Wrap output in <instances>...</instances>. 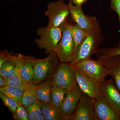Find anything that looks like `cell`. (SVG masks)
Returning <instances> with one entry per match:
<instances>
[{"instance_id":"21","label":"cell","mask_w":120,"mask_h":120,"mask_svg":"<svg viewBox=\"0 0 120 120\" xmlns=\"http://www.w3.org/2000/svg\"><path fill=\"white\" fill-rule=\"evenodd\" d=\"M92 30H83L76 24L72 25L71 34L74 41L75 53Z\"/></svg>"},{"instance_id":"19","label":"cell","mask_w":120,"mask_h":120,"mask_svg":"<svg viewBox=\"0 0 120 120\" xmlns=\"http://www.w3.org/2000/svg\"><path fill=\"white\" fill-rule=\"evenodd\" d=\"M5 80L6 86L21 88L24 90L28 87L30 84L26 82L21 76L20 72L19 60L15 72L10 77L5 79Z\"/></svg>"},{"instance_id":"31","label":"cell","mask_w":120,"mask_h":120,"mask_svg":"<svg viewBox=\"0 0 120 120\" xmlns=\"http://www.w3.org/2000/svg\"><path fill=\"white\" fill-rule=\"evenodd\" d=\"M5 79L2 76H0V88L6 86Z\"/></svg>"},{"instance_id":"11","label":"cell","mask_w":120,"mask_h":120,"mask_svg":"<svg viewBox=\"0 0 120 120\" xmlns=\"http://www.w3.org/2000/svg\"><path fill=\"white\" fill-rule=\"evenodd\" d=\"M73 68L77 83L84 94L94 99L101 96V83L87 76L77 68Z\"/></svg>"},{"instance_id":"1","label":"cell","mask_w":120,"mask_h":120,"mask_svg":"<svg viewBox=\"0 0 120 120\" xmlns=\"http://www.w3.org/2000/svg\"><path fill=\"white\" fill-rule=\"evenodd\" d=\"M103 39L100 26L93 29L75 52L70 64H73L80 61L90 58L93 54H95Z\"/></svg>"},{"instance_id":"23","label":"cell","mask_w":120,"mask_h":120,"mask_svg":"<svg viewBox=\"0 0 120 120\" xmlns=\"http://www.w3.org/2000/svg\"><path fill=\"white\" fill-rule=\"evenodd\" d=\"M24 90L21 88L9 86L0 88V92L13 99L18 103H22V100Z\"/></svg>"},{"instance_id":"22","label":"cell","mask_w":120,"mask_h":120,"mask_svg":"<svg viewBox=\"0 0 120 120\" xmlns=\"http://www.w3.org/2000/svg\"><path fill=\"white\" fill-rule=\"evenodd\" d=\"M35 86V84L30 83L24 91L22 103L26 108L38 101L36 95Z\"/></svg>"},{"instance_id":"24","label":"cell","mask_w":120,"mask_h":120,"mask_svg":"<svg viewBox=\"0 0 120 120\" xmlns=\"http://www.w3.org/2000/svg\"><path fill=\"white\" fill-rule=\"evenodd\" d=\"M28 113V120H35L38 116L42 114L41 101H38L26 108Z\"/></svg>"},{"instance_id":"7","label":"cell","mask_w":120,"mask_h":120,"mask_svg":"<svg viewBox=\"0 0 120 120\" xmlns=\"http://www.w3.org/2000/svg\"><path fill=\"white\" fill-rule=\"evenodd\" d=\"M74 68L70 63L61 62L53 76V86L70 90L77 83Z\"/></svg>"},{"instance_id":"25","label":"cell","mask_w":120,"mask_h":120,"mask_svg":"<svg viewBox=\"0 0 120 120\" xmlns=\"http://www.w3.org/2000/svg\"><path fill=\"white\" fill-rule=\"evenodd\" d=\"M0 98L3 101L4 105L8 108L12 113L16 112L19 105L16 101L1 92H0Z\"/></svg>"},{"instance_id":"17","label":"cell","mask_w":120,"mask_h":120,"mask_svg":"<svg viewBox=\"0 0 120 120\" xmlns=\"http://www.w3.org/2000/svg\"><path fill=\"white\" fill-rule=\"evenodd\" d=\"M42 114L46 120H64V116L61 108H57L52 103L41 101Z\"/></svg>"},{"instance_id":"18","label":"cell","mask_w":120,"mask_h":120,"mask_svg":"<svg viewBox=\"0 0 120 120\" xmlns=\"http://www.w3.org/2000/svg\"><path fill=\"white\" fill-rule=\"evenodd\" d=\"M19 54L17 56H12L9 60L6 61L0 69V75L4 79H7L12 75L17 69Z\"/></svg>"},{"instance_id":"4","label":"cell","mask_w":120,"mask_h":120,"mask_svg":"<svg viewBox=\"0 0 120 120\" xmlns=\"http://www.w3.org/2000/svg\"><path fill=\"white\" fill-rule=\"evenodd\" d=\"M71 65L87 76L97 80L100 83L105 82L106 77L109 75V71L105 68L100 61L94 60L91 57L86 58Z\"/></svg>"},{"instance_id":"14","label":"cell","mask_w":120,"mask_h":120,"mask_svg":"<svg viewBox=\"0 0 120 120\" xmlns=\"http://www.w3.org/2000/svg\"><path fill=\"white\" fill-rule=\"evenodd\" d=\"M95 120H118V116L101 95L94 99Z\"/></svg>"},{"instance_id":"15","label":"cell","mask_w":120,"mask_h":120,"mask_svg":"<svg viewBox=\"0 0 120 120\" xmlns=\"http://www.w3.org/2000/svg\"><path fill=\"white\" fill-rule=\"evenodd\" d=\"M19 71L22 78L30 83L35 84V63L36 59L34 57L19 54Z\"/></svg>"},{"instance_id":"13","label":"cell","mask_w":120,"mask_h":120,"mask_svg":"<svg viewBox=\"0 0 120 120\" xmlns=\"http://www.w3.org/2000/svg\"><path fill=\"white\" fill-rule=\"evenodd\" d=\"M98 60L102 62L109 71L117 88L120 93V55L106 56H97Z\"/></svg>"},{"instance_id":"27","label":"cell","mask_w":120,"mask_h":120,"mask_svg":"<svg viewBox=\"0 0 120 120\" xmlns=\"http://www.w3.org/2000/svg\"><path fill=\"white\" fill-rule=\"evenodd\" d=\"M12 114L13 118L15 120H28V113L26 108L22 103L19 104L16 111Z\"/></svg>"},{"instance_id":"32","label":"cell","mask_w":120,"mask_h":120,"mask_svg":"<svg viewBox=\"0 0 120 120\" xmlns=\"http://www.w3.org/2000/svg\"><path fill=\"white\" fill-rule=\"evenodd\" d=\"M45 120V117H44V116H43V115L42 114H40L39 116H38L35 120Z\"/></svg>"},{"instance_id":"20","label":"cell","mask_w":120,"mask_h":120,"mask_svg":"<svg viewBox=\"0 0 120 120\" xmlns=\"http://www.w3.org/2000/svg\"><path fill=\"white\" fill-rule=\"evenodd\" d=\"M69 90L67 88L53 86L51 91L52 104L57 108H61L65 100Z\"/></svg>"},{"instance_id":"5","label":"cell","mask_w":120,"mask_h":120,"mask_svg":"<svg viewBox=\"0 0 120 120\" xmlns=\"http://www.w3.org/2000/svg\"><path fill=\"white\" fill-rule=\"evenodd\" d=\"M72 24L66 21L61 26L62 31L61 39L55 52L60 62L71 63L74 53V43L71 34Z\"/></svg>"},{"instance_id":"30","label":"cell","mask_w":120,"mask_h":120,"mask_svg":"<svg viewBox=\"0 0 120 120\" xmlns=\"http://www.w3.org/2000/svg\"><path fill=\"white\" fill-rule=\"evenodd\" d=\"M88 0H72V1L73 4L78 6H82V5Z\"/></svg>"},{"instance_id":"9","label":"cell","mask_w":120,"mask_h":120,"mask_svg":"<svg viewBox=\"0 0 120 120\" xmlns=\"http://www.w3.org/2000/svg\"><path fill=\"white\" fill-rule=\"evenodd\" d=\"M68 5L72 19L82 29L92 30L99 26L96 17L84 14L82 6L73 4L72 0H69Z\"/></svg>"},{"instance_id":"33","label":"cell","mask_w":120,"mask_h":120,"mask_svg":"<svg viewBox=\"0 0 120 120\" xmlns=\"http://www.w3.org/2000/svg\"><path fill=\"white\" fill-rule=\"evenodd\" d=\"M118 120H120V112L119 114V117H118Z\"/></svg>"},{"instance_id":"12","label":"cell","mask_w":120,"mask_h":120,"mask_svg":"<svg viewBox=\"0 0 120 120\" xmlns=\"http://www.w3.org/2000/svg\"><path fill=\"white\" fill-rule=\"evenodd\" d=\"M83 93L77 83L69 90L65 100L61 107L64 120H67V117L74 112Z\"/></svg>"},{"instance_id":"6","label":"cell","mask_w":120,"mask_h":120,"mask_svg":"<svg viewBox=\"0 0 120 120\" xmlns=\"http://www.w3.org/2000/svg\"><path fill=\"white\" fill-rule=\"evenodd\" d=\"M69 15L68 5L65 3L64 0L49 2L45 12L48 19L47 26L60 27L67 21Z\"/></svg>"},{"instance_id":"28","label":"cell","mask_w":120,"mask_h":120,"mask_svg":"<svg viewBox=\"0 0 120 120\" xmlns=\"http://www.w3.org/2000/svg\"><path fill=\"white\" fill-rule=\"evenodd\" d=\"M110 0V9L111 10L115 11L117 13L118 16L119 22L120 23V0ZM118 47H120V40L118 44Z\"/></svg>"},{"instance_id":"16","label":"cell","mask_w":120,"mask_h":120,"mask_svg":"<svg viewBox=\"0 0 120 120\" xmlns=\"http://www.w3.org/2000/svg\"><path fill=\"white\" fill-rule=\"evenodd\" d=\"M53 77L50 78L35 86L38 101L52 103L51 91L53 86Z\"/></svg>"},{"instance_id":"26","label":"cell","mask_w":120,"mask_h":120,"mask_svg":"<svg viewBox=\"0 0 120 120\" xmlns=\"http://www.w3.org/2000/svg\"><path fill=\"white\" fill-rule=\"evenodd\" d=\"M95 55L97 56H112L120 55V47H106L99 49Z\"/></svg>"},{"instance_id":"29","label":"cell","mask_w":120,"mask_h":120,"mask_svg":"<svg viewBox=\"0 0 120 120\" xmlns=\"http://www.w3.org/2000/svg\"><path fill=\"white\" fill-rule=\"evenodd\" d=\"M12 56L7 50L1 51L0 53V69L1 68L4 63L6 61L9 60Z\"/></svg>"},{"instance_id":"8","label":"cell","mask_w":120,"mask_h":120,"mask_svg":"<svg viewBox=\"0 0 120 120\" xmlns=\"http://www.w3.org/2000/svg\"><path fill=\"white\" fill-rule=\"evenodd\" d=\"M94 103V99L83 93L74 112L66 120H95Z\"/></svg>"},{"instance_id":"2","label":"cell","mask_w":120,"mask_h":120,"mask_svg":"<svg viewBox=\"0 0 120 120\" xmlns=\"http://www.w3.org/2000/svg\"><path fill=\"white\" fill-rule=\"evenodd\" d=\"M37 34L40 37L35 39V43L41 49H45V53L56 52L62 36L61 27L42 26L37 30Z\"/></svg>"},{"instance_id":"3","label":"cell","mask_w":120,"mask_h":120,"mask_svg":"<svg viewBox=\"0 0 120 120\" xmlns=\"http://www.w3.org/2000/svg\"><path fill=\"white\" fill-rule=\"evenodd\" d=\"M59 61L55 52L49 53L45 58L36 59L34 67L35 85L53 77L60 65Z\"/></svg>"},{"instance_id":"10","label":"cell","mask_w":120,"mask_h":120,"mask_svg":"<svg viewBox=\"0 0 120 120\" xmlns=\"http://www.w3.org/2000/svg\"><path fill=\"white\" fill-rule=\"evenodd\" d=\"M101 94L119 117L120 112V93L113 79L101 84Z\"/></svg>"}]
</instances>
